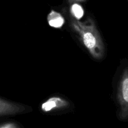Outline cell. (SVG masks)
Masks as SVG:
<instances>
[{
    "instance_id": "1",
    "label": "cell",
    "mask_w": 128,
    "mask_h": 128,
    "mask_svg": "<svg viewBox=\"0 0 128 128\" xmlns=\"http://www.w3.org/2000/svg\"><path fill=\"white\" fill-rule=\"evenodd\" d=\"M71 28L94 60H101L104 57L106 48L100 32L92 18L84 22L71 17Z\"/></svg>"
},
{
    "instance_id": "2",
    "label": "cell",
    "mask_w": 128,
    "mask_h": 128,
    "mask_svg": "<svg viewBox=\"0 0 128 128\" xmlns=\"http://www.w3.org/2000/svg\"><path fill=\"white\" fill-rule=\"evenodd\" d=\"M117 99L122 119L128 117V68L122 71L118 86Z\"/></svg>"
},
{
    "instance_id": "3",
    "label": "cell",
    "mask_w": 128,
    "mask_h": 128,
    "mask_svg": "<svg viewBox=\"0 0 128 128\" xmlns=\"http://www.w3.org/2000/svg\"><path fill=\"white\" fill-rule=\"evenodd\" d=\"M70 104L69 101L66 99L60 96H53L42 103L41 110L44 112H50L56 110L67 108Z\"/></svg>"
},
{
    "instance_id": "4",
    "label": "cell",
    "mask_w": 128,
    "mask_h": 128,
    "mask_svg": "<svg viewBox=\"0 0 128 128\" xmlns=\"http://www.w3.org/2000/svg\"><path fill=\"white\" fill-rule=\"evenodd\" d=\"M25 110L26 108L23 105L0 100V116L18 114Z\"/></svg>"
},
{
    "instance_id": "5",
    "label": "cell",
    "mask_w": 128,
    "mask_h": 128,
    "mask_svg": "<svg viewBox=\"0 0 128 128\" xmlns=\"http://www.w3.org/2000/svg\"><path fill=\"white\" fill-rule=\"evenodd\" d=\"M47 21L50 26L54 28H61L64 24L63 16L56 11L52 10L47 16Z\"/></svg>"
},
{
    "instance_id": "6",
    "label": "cell",
    "mask_w": 128,
    "mask_h": 128,
    "mask_svg": "<svg viewBox=\"0 0 128 128\" xmlns=\"http://www.w3.org/2000/svg\"><path fill=\"white\" fill-rule=\"evenodd\" d=\"M71 12L72 17L76 20H80L84 15V10L78 4L74 3L71 6Z\"/></svg>"
},
{
    "instance_id": "7",
    "label": "cell",
    "mask_w": 128,
    "mask_h": 128,
    "mask_svg": "<svg viewBox=\"0 0 128 128\" xmlns=\"http://www.w3.org/2000/svg\"><path fill=\"white\" fill-rule=\"evenodd\" d=\"M0 128H20L19 126L14 122H8L0 126Z\"/></svg>"
}]
</instances>
